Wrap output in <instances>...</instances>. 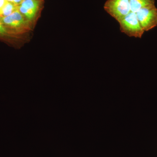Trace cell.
Returning <instances> with one entry per match:
<instances>
[{
    "instance_id": "5b68a950",
    "label": "cell",
    "mask_w": 157,
    "mask_h": 157,
    "mask_svg": "<svg viewBox=\"0 0 157 157\" xmlns=\"http://www.w3.org/2000/svg\"><path fill=\"white\" fill-rule=\"evenodd\" d=\"M39 6L38 0H24L18 6V10L25 17L32 20L36 16Z\"/></svg>"
},
{
    "instance_id": "6da1fadb",
    "label": "cell",
    "mask_w": 157,
    "mask_h": 157,
    "mask_svg": "<svg viewBox=\"0 0 157 157\" xmlns=\"http://www.w3.org/2000/svg\"><path fill=\"white\" fill-rule=\"evenodd\" d=\"M121 33L128 36L141 39L144 31L137 19L136 13L131 11L118 22Z\"/></svg>"
},
{
    "instance_id": "8992f818",
    "label": "cell",
    "mask_w": 157,
    "mask_h": 157,
    "mask_svg": "<svg viewBox=\"0 0 157 157\" xmlns=\"http://www.w3.org/2000/svg\"><path fill=\"white\" fill-rule=\"evenodd\" d=\"M131 11L136 13L140 9L155 5V0H130Z\"/></svg>"
},
{
    "instance_id": "3957f363",
    "label": "cell",
    "mask_w": 157,
    "mask_h": 157,
    "mask_svg": "<svg viewBox=\"0 0 157 157\" xmlns=\"http://www.w3.org/2000/svg\"><path fill=\"white\" fill-rule=\"evenodd\" d=\"M137 19L144 32H147L157 26V8L155 5L147 6L136 13Z\"/></svg>"
},
{
    "instance_id": "30bf717a",
    "label": "cell",
    "mask_w": 157,
    "mask_h": 157,
    "mask_svg": "<svg viewBox=\"0 0 157 157\" xmlns=\"http://www.w3.org/2000/svg\"><path fill=\"white\" fill-rule=\"evenodd\" d=\"M24 0H14L13 3L17 6H19Z\"/></svg>"
},
{
    "instance_id": "277c9868",
    "label": "cell",
    "mask_w": 157,
    "mask_h": 157,
    "mask_svg": "<svg viewBox=\"0 0 157 157\" xmlns=\"http://www.w3.org/2000/svg\"><path fill=\"white\" fill-rule=\"evenodd\" d=\"M0 20L7 30V28H18L25 22L24 15L18 9L9 16L0 17Z\"/></svg>"
},
{
    "instance_id": "52a82bcc",
    "label": "cell",
    "mask_w": 157,
    "mask_h": 157,
    "mask_svg": "<svg viewBox=\"0 0 157 157\" xmlns=\"http://www.w3.org/2000/svg\"><path fill=\"white\" fill-rule=\"evenodd\" d=\"M17 9L18 6H16L13 3L7 2L3 8L1 17L9 16Z\"/></svg>"
},
{
    "instance_id": "ba28073f",
    "label": "cell",
    "mask_w": 157,
    "mask_h": 157,
    "mask_svg": "<svg viewBox=\"0 0 157 157\" xmlns=\"http://www.w3.org/2000/svg\"><path fill=\"white\" fill-rule=\"evenodd\" d=\"M8 34V31L5 27L3 25L2 23L0 20V36H5Z\"/></svg>"
},
{
    "instance_id": "7a4b0ae2",
    "label": "cell",
    "mask_w": 157,
    "mask_h": 157,
    "mask_svg": "<svg viewBox=\"0 0 157 157\" xmlns=\"http://www.w3.org/2000/svg\"><path fill=\"white\" fill-rule=\"evenodd\" d=\"M104 8L118 22L131 11L130 0H107Z\"/></svg>"
},
{
    "instance_id": "9c48e42d",
    "label": "cell",
    "mask_w": 157,
    "mask_h": 157,
    "mask_svg": "<svg viewBox=\"0 0 157 157\" xmlns=\"http://www.w3.org/2000/svg\"><path fill=\"white\" fill-rule=\"evenodd\" d=\"M7 1L6 0H0V17L2 15V11L4 6L6 5Z\"/></svg>"
}]
</instances>
